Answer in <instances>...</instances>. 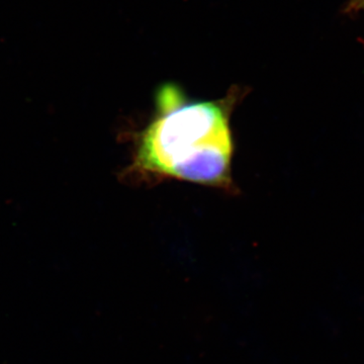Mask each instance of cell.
<instances>
[{
    "label": "cell",
    "mask_w": 364,
    "mask_h": 364,
    "mask_svg": "<svg viewBox=\"0 0 364 364\" xmlns=\"http://www.w3.org/2000/svg\"><path fill=\"white\" fill-rule=\"evenodd\" d=\"M248 91L233 85L225 97L203 100L189 98L176 83L160 86L147 122L124 133L130 163L119 178L136 188L176 181L237 195L232 117Z\"/></svg>",
    "instance_id": "obj_1"
},
{
    "label": "cell",
    "mask_w": 364,
    "mask_h": 364,
    "mask_svg": "<svg viewBox=\"0 0 364 364\" xmlns=\"http://www.w3.org/2000/svg\"><path fill=\"white\" fill-rule=\"evenodd\" d=\"M364 11V0H348L343 9L346 14H355Z\"/></svg>",
    "instance_id": "obj_2"
}]
</instances>
